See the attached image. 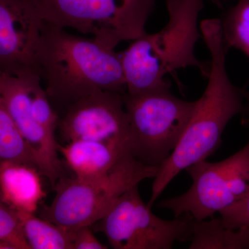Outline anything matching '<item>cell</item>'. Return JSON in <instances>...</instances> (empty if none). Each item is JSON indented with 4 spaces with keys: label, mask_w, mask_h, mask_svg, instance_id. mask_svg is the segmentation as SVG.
<instances>
[{
    "label": "cell",
    "mask_w": 249,
    "mask_h": 249,
    "mask_svg": "<svg viewBox=\"0 0 249 249\" xmlns=\"http://www.w3.org/2000/svg\"><path fill=\"white\" fill-rule=\"evenodd\" d=\"M200 31L211 54L207 85L196 100V109L178 145L154 178L147 204L150 209L175 177L191 165L206 160L217 150L228 124L234 116L242 114L245 107V89L235 86L228 74L229 50L223 40L221 19H204Z\"/></svg>",
    "instance_id": "6da1fadb"
},
{
    "label": "cell",
    "mask_w": 249,
    "mask_h": 249,
    "mask_svg": "<svg viewBox=\"0 0 249 249\" xmlns=\"http://www.w3.org/2000/svg\"><path fill=\"white\" fill-rule=\"evenodd\" d=\"M36 68L52 104L64 110L97 91L125 94L120 53L93 38L69 34L44 22Z\"/></svg>",
    "instance_id": "7a4b0ae2"
},
{
    "label": "cell",
    "mask_w": 249,
    "mask_h": 249,
    "mask_svg": "<svg viewBox=\"0 0 249 249\" xmlns=\"http://www.w3.org/2000/svg\"><path fill=\"white\" fill-rule=\"evenodd\" d=\"M204 0H165L168 21L155 34H145L120 53L127 93L139 94L170 87L168 73L196 67L209 75L210 62L196 58L195 48L201 37L198 18Z\"/></svg>",
    "instance_id": "3957f363"
},
{
    "label": "cell",
    "mask_w": 249,
    "mask_h": 249,
    "mask_svg": "<svg viewBox=\"0 0 249 249\" xmlns=\"http://www.w3.org/2000/svg\"><path fill=\"white\" fill-rule=\"evenodd\" d=\"M159 168L144 164L129 152L99 179L85 181L63 177L53 187V201L43 206L39 217L66 229L91 227L126 191L146 178H155Z\"/></svg>",
    "instance_id": "277c9868"
},
{
    "label": "cell",
    "mask_w": 249,
    "mask_h": 249,
    "mask_svg": "<svg viewBox=\"0 0 249 249\" xmlns=\"http://www.w3.org/2000/svg\"><path fill=\"white\" fill-rule=\"evenodd\" d=\"M44 22L90 34L114 49L146 34L145 24L156 0H31Z\"/></svg>",
    "instance_id": "5b68a950"
},
{
    "label": "cell",
    "mask_w": 249,
    "mask_h": 249,
    "mask_svg": "<svg viewBox=\"0 0 249 249\" xmlns=\"http://www.w3.org/2000/svg\"><path fill=\"white\" fill-rule=\"evenodd\" d=\"M131 126L130 152L144 164L159 167L182 137L196 101L177 97L170 87L124 95Z\"/></svg>",
    "instance_id": "8992f818"
},
{
    "label": "cell",
    "mask_w": 249,
    "mask_h": 249,
    "mask_svg": "<svg viewBox=\"0 0 249 249\" xmlns=\"http://www.w3.org/2000/svg\"><path fill=\"white\" fill-rule=\"evenodd\" d=\"M185 170L193 180L191 188L157 206L175 217L186 214L196 220L212 218L249 195V139L240 151L222 161L203 160Z\"/></svg>",
    "instance_id": "52a82bcc"
},
{
    "label": "cell",
    "mask_w": 249,
    "mask_h": 249,
    "mask_svg": "<svg viewBox=\"0 0 249 249\" xmlns=\"http://www.w3.org/2000/svg\"><path fill=\"white\" fill-rule=\"evenodd\" d=\"M138 186L124 193L93 224L95 231L103 232L115 249H171L176 242H190L193 218L157 217L142 200Z\"/></svg>",
    "instance_id": "ba28073f"
},
{
    "label": "cell",
    "mask_w": 249,
    "mask_h": 249,
    "mask_svg": "<svg viewBox=\"0 0 249 249\" xmlns=\"http://www.w3.org/2000/svg\"><path fill=\"white\" fill-rule=\"evenodd\" d=\"M124 95L97 91L72 103L59 119L58 130L62 140L107 142L130 151L131 126Z\"/></svg>",
    "instance_id": "9c48e42d"
},
{
    "label": "cell",
    "mask_w": 249,
    "mask_h": 249,
    "mask_svg": "<svg viewBox=\"0 0 249 249\" xmlns=\"http://www.w3.org/2000/svg\"><path fill=\"white\" fill-rule=\"evenodd\" d=\"M41 80L39 73L34 70L11 73L0 72V103L38 154L42 175H45L53 187L64 177L63 162L58 155L59 144L52 142L37 124L31 109L34 88Z\"/></svg>",
    "instance_id": "30bf717a"
},
{
    "label": "cell",
    "mask_w": 249,
    "mask_h": 249,
    "mask_svg": "<svg viewBox=\"0 0 249 249\" xmlns=\"http://www.w3.org/2000/svg\"><path fill=\"white\" fill-rule=\"evenodd\" d=\"M43 26L31 0H0V72L37 71Z\"/></svg>",
    "instance_id": "8fae6325"
},
{
    "label": "cell",
    "mask_w": 249,
    "mask_h": 249,
    "mask_svg": "<svg viewBox=\"0 0 249 249\" xmlns=\"http://www.w3.org/2000/svg\"><path fill=\"white\" fill-rule=\"evenodd\" d=\"M58 152L78 179L94 181L106 176L121 159L131 152L129 149L95 141L76 140L59 144Z\"/></svg>",
    "instance_id": "7c38bea8"
},
{
    "label": "cell",
    "mask_w": 249,
    "mask_h": 249,
    "mask_svg": "<svg viewBox=\"0 0 249 249\" xmlns=\"http://www.w3.org/2000/svg\"><path fill=\"white\" fill-rule=\"evenodd\" d=\"M40 175L33 167L0 162L1 201L18 211L35 213L46 196Z\"/></svg>",
    "instance_id": "4fadbf2b"
},
{
    "label": "cell",
    "mask_w": 249,
    "mask_h": 249,
    "mask_svg": "<svg viewBox=\"0 0 249 249\" xmlns=\"http://www.w3.org/2000/svg\"><path fill=\"white\" fill-rule=\"evenodd\" d=\"M190 242V249H249V227L230 229L220 217L193 219Z\"/></svg>",
    "instance_id": "5bb4252c"
},
{
    "label": "cell",
    "mask_w": 249,
    "mask_h": 249,
    "mask_svg": "<svg viewBox=\"0 0 249 249\" xmlns=\"http://www.w3.org/2000/svg\"><path fill=\"white\" fill-rule=\"evenodd\" d=\"M0 162H11L33 167L42 175V163L38 154L21 133L1 103Z\"/></svg>",
    "instance_id": "9a60e30c"
},
{
    "label": "cell",
    "mask_w": 249,
    "mask_h": 249,
    "mask_svg": "<svg viewBox=\"0 0 249 249\" xmlns=\"http://www.w3.org/2000/svg\"><path fill=\"white\" fill-rule=\"evenodd\" d=\"M18 213L31 249H72L69 229L36 217L33 213L18 211Z\"/></svg>",
    "instance_id": "2e32d148"
},
{
    "label": "cell",
    "mask_w": 249,
    "mask_h": 249,
    "mask_svg": "<svg viewBox=\"0 0 249 249\" xmlns=\"http://www.w3.org/2000/svg\"><path fill=\"white\" fill-rule=\"evenodd\" d=\"M220 19L228 50L239 49L249 58V0H238Z\"/></svg>",
    "instance_id": "e0dca14e"
},
{
    "label": "cell",
    "mask_w": 249,
    "mask_h": 249,
    "mask_svg": "<svg viewBox=\"0 0 249 249\" xmlns=\"http://www.w3.org/2000/svg\"><path fill=\"white\" fill-rule=\"evenodd\" d=\"M0 249H31L17 210L0 202Z\"/></svg>",
    "instance_id": "ac0fdd59"
},
{
    "label": "cell",
    "mask_w": 249,
    "mask_h": 249,
    "mask_svg": "<svg viewBox=\"0 0 249 249\" xmlns=\"http://www.w3.org/2000/svg\"><path fill=\"white\" fill-rule=\"evenodd\" d=\"M222 224L230 229L249 227V195L245 199L219 212Z\"/></svg>",
    "instance_id": "d6986e66"
},
{
    "label": "cell",
    "mask_w": 249,
    "mask_h": 249,
    "mask_svg": "<svg viewBox=\"0 0 249 249\" xmlns=\"http://www.w3.org/2000/svg\"><path fill=\"white\" fill-rule=\"evenodd\" d=\"M90 226H84L71 231L72 249H107V246L103 245L93 235Z\"/></svg>",
    "instance_id": "ffe728a7"
},
{
    "label": "cell",
    "mask_w": 249,
    "mask_h": 249,
    "mask_svg": "<svg viewBox=\"0 0 249 249\" xmlns=\"http://www.w3.org/2000/svg\"><path fill=\"white\" fill-rule=\"evenodd\" d=\"M245 107L242 112V124L249 125V91L244 90Z\"/></svg>",
    "instance_id": "44dd1931"
},
{
    "label": "cell",
    "mask_w": 249,
    "mask_h": 249,
    "mask_svg": "<svg viewBox=\"0 0 249 249\" xmlns=\"http://www.w3.org/2000/svg\"><path fill=\"white\" fill-rule=\"evenodd\" d=\"M211 2L213 3V4L217 5L219 7H222V0H210Z\"/></svg>",
    "instance_id": "7402d4cb"
}]
</instances>
